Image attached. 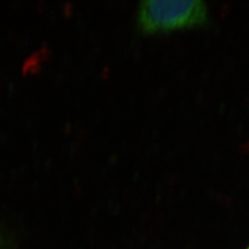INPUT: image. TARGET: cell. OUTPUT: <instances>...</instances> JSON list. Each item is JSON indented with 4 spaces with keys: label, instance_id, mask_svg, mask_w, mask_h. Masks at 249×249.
Masks as SVG:
<instances>
[{
    "label": "cell",
    "instance_id": "6da1fadb",
    "mask_svg": "<svg viewBox=\"0 0 249 249\" xmlns=\"http://www.w3.org/2000/svg\"><path fill=\"white\" fill-rule=\"evenodd\" d=\"M209 18L206 2L201 0H143L140 2L137 24L141 32H159L203 26Z\"/></svg>",
    "mask_w": 249,
    "mask_h": 249
},
{
    "label": "cell",
    "instance_id": "7a4b0ae2",
    "mask_svg": "<svg viewBox=\"0 0 249 249\" xmlns=\"http://www.w3.org/2000/svg\"></svg>",
    "mask_w": 249,
    "mask_h": 249
}]
</instances>
